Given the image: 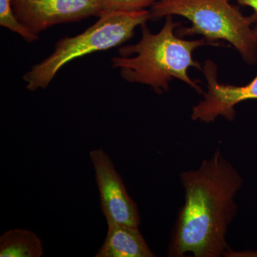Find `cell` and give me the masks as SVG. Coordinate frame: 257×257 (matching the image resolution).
Here are the masks:
<instances>
[{
  "label": "cell",
  "mask_w": 257,
  "mask_h": 257,
  "mask_svg": "<svg viewBox=\"0 0 257 257\" xmlns=\"http://www.w3.org/2000/svg\"><path fill=\"white\" fill-rule=\"evenodd\" d=\"M43 253L41 239L28 229L9 230L0 237V257H40Z\"/></svg>",
  "instance_id": "obj_9"
},
{
  "label": "cell",
  "mask_w": 257,
  "mask_h": 257,
  "mask_svg": "<svg viewBox=\"0 0 257 257\" xmlns=\"http://www.w3.org/2000/svg\"><path fill=\"white\" fill-rule=\"evenodd\" d=\"M107 234L95 257H154L138 226L107 221Z\"/></svg>",
  "instance_id": "obj_8"
},
{
  "label": "cell",
  "mask_w": 257,
  "mask_h": 257,
  "mask_svg": "<svg viewBox=\"0 0 257 257\" xmlns=\"http://www.w3.org/2000/svg\"><path fill=\"white\" fill-rule=\"evenodd\" d=\"M14 0H0V25L16 32L28 42H33L38 39L30 30L18 21L13 10Z\"/></svg>",
  "instance_id": "obj_10"
},
{
  "label": "cell",
  "mask_w": 257,
  "mask_h": 257,
  "mask_svg": "<svg viewBox=\"0 0 257 257\" xmlns=\"http://www.w3.org/2000/svg\"><path fill=\"white\" fill-rule=\"evenodd\" d=\"M224 256L227 257H251V256H257V252L256 251H234V250L230 248L229 251L226 253Z\"/></svg>",
  "instance_id": "obj_12"
},
{
  "label": "cell",
  "mask_w": 257,
  "mask_h": 257,
  "mask_svg": "<svg viewBox=\"0 0 257 257\" xmlns=\"http://www.w3.org/2000/svg\"><path fill=\"white\" fill-rule=\"evenodd\" d=\"M179 176L184 202L172 232L168 256H225L230 249L226 235L237 214L235 198L242 187V177L219 148L199 168Z\"/></svg>",
  "instance_id": "obj_1"
},
{
  "label": "cell",
  "mask_w": 257,
  "mask_h": 257,
  "mask_svg": "<svg viewBox=\"0 0 257 257\" xmlns=\"http://www.w3.org/2000/svg\"><path fill=\"white\" fill-rule=\"evenodd\" d=\"M150 19V12L147 10L99 17L94 25L80 35L64 37L57 42L55 52L24 76L27 88L30 91L45 89L65 64L93 52L119 46L133 36L136 28Z\"/></svg>",
  "instance_id": "obj_4"
},
{
  "label": "cell",
  "mask_w": 257,
  "mask_h": 257,
  "mask_svg": "<svg viewBox=\"0 0 257 257\" xmlns=\"http://www.w3.org/2000/svg\"><path fill=\"white\" fill-rule=\"evenodd\" d=\"M239 5L252 8L257 18V0H235Z\"/></svg>",
  "instance_id": "obj_13"
},
{
  "label": "cell",
  "mask_w": 257,
  "mask_h": 257,
  "mask_svg": "<svg viewBox=\"0 0 257 257\" xmlns=\"http://www.w3.org/2000/svg\"><path fill=\"white\" fill-rule=\"evenodd\" d=\"M99 193L100 206L106 222L138 226L141 218L138 206L128 194L124 182L110 157L103 149L89 153Z\"/></svg>",
  "instance_id": "obj_5"
},
{
  "label": "cell",
  "mask_w": 257,
  "mask_h": 257,
  "mask_svg": "<svg viewBox=\"0 0 257 257\" xmlns=\"http://www.w3.org/2000/svg\"><path fill=\"white\" fill-rule=\"evenodd\" d=\"M157 0H99L100 14L102 15L121 12H135L146 10Z\"/></svg>",
  "instance_id": "obj_11"
},
{
  "label": "cell",
  "mask_w": 257,
  "mask_h": 257,
  "mask_svg": "<svg viewBox=\"0 0 257 257\" xmlns=\"http://www.w3.org/2000/svg\"><path fill=\"white\" fill-rule=\"evenodd\" d=\"M253 31L257 38V25ZM202 71L207 91L203 94L204 99L192 107L191 118L194 121L209 124L223 116L232 121L236 115L235 106L242 101L257 99V75L246 85L234 86L218 82L217 67L212 61H206Z\"/></svg>",
  "instance_id": "obj_7"
},
{
  "label": "cell",
  "mask_w": 257,
  "mask_h": 257,
  "mask_svg": "<svg viewBox=\"0 0 257 257\" xmlns=\"http://www.w3.org/2000/svg\"><path fill=\"white\" fill-rule=\"evenodd\" d=\"M15 16L34 35L57 24L100 14L99 0H14Z\"/></svg>",
  "instance_id": "obj_6"
},
{
  "label": "cell",
  "mask_w": 257,
  "mask_h": 257,
  "mask_svg": "<svg viewBox=\"0 0 257 257\" xmlns=\"http://www.w3.org/2000/svg\"><path fill=\"white\" fill-rule=\"evenodd\" d=\"M231 0H157L150 10L151 20L178 15L192 23L179 27V37L199 35L207 41L224 40L239 52L245 62L253 65L257 61V38L251 25L256 15L245 17L230 3Z\"/></svg>",
  "instance_id": "obj_3"
},
{
  "label": "cell",
  "mask_w": 257,
  "mask_h": 257,
  "mask_svg": "<svg viewBox=\"0 0 257 257\" xmlns=\"http://www.w3.org/2000/svg\"><path fill=\"white\" fill-rule=\"evenodd\" d=\"M180 26V23L174 22L172 15L166 17L165 25L157 34L152 33L146 23L143 24L141 40L135 45L120 48L121 57L112 58V67L119 68L121 77L127 82L147 84L158 94L168 90L174 79L188 84L198 94H204L197 81L189 76L191 67L202 70L193 52L202 46H219V44L205 39L184 40L176 34Z\"/></svg>",
  "instance_id": "obj_2"
}]
</instances>
